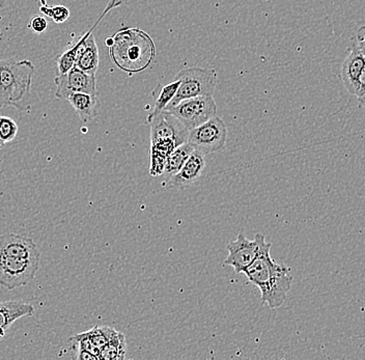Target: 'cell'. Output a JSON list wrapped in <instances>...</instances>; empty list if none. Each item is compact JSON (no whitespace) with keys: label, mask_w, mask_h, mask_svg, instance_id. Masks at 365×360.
Instances as JSON below:
<instances>
[{"label":"cell","mask_w":365,"mask_h":360,"mask_svg":"<svg viewBox=\"0 0 365 360\" xmlns=\"http://www.w3.org/2000/svg\"><path fill=\"white\" fill-rule=\"evenodd\" d=\"M271 247L272 245L269 243L243 273L261 291L262 302L276 309L287 300L293 284V275L291 268L278 264L271 257Z\"/></svg>","instance_id":"cell-1"},{"label":"cell","mask_w":365,"mask_h":360,"mask_svg":"<svg viewBox=\"0 0 365 360\" xmlns=\"http://www.w3.org/2000/svg\"><path fill=\"white\" fill-rule=\"evenodd\" d=\"M109 56L128 74L143 72L156 56L152 38L139 29H125L113 36Z\"/></svg>","instance_id":"cell-2"},{"label":"cell","mask_w":365,"mask_h":360,"mask_svg":"<svg viewBox=\"0 0 365 360\" xmlns=\"http://www.w3.org/2000/svg\"><path fill=\"white\" fill-rule=\"evenodd\" d=\"M36 72L31 61L0 59V82L4 106H13L24 113L31 108V83Z\"/></svg>","instance_id":"cell-3"},{"label":"cell","mask_w":365,"mask_h":360,"mask_svg":"<svg viewBox=\"0 0 365 360\" xmlns=\"http://www.w3.org/2000/svg\"><path fill=\"white\" fill-rule=\"evenodd\" d=\"M364 26L360 27L348 48V54L342 65L341 78L346 91L364 101L365 43Z\"/></svg>","instance_id":"cell-4"},{"label":"cell","mask_w":365,"mask_h":360,"mask_svg":"<svg viewBox=\"0 0 365 360\" xmlns=\"http://www.w3.org/2000/svg\"><path fill=\"white\" fill-rule=\"evenodd\" d=\"M216 70L202 69V68H189L182 70L175 76L181 81L178 92L164 110H170L182 100L202 96H213L217 83Z\"/></svg>","instance_id":"cell-5"},{"label":"cell","mask_w":365,"mask_h":360,"mask_svg":"<svg viewBox=\"0 0 365 360\" xmlns=\"http://www.w3.org/2000/svg\"><path fill=\"white\" fill-rule=\"evenodd\" d=\"M227 140L225 123L220 116L216 115L204 124L190 130L187 143L204 154H213L225 149Z\"/></svg>","instance_id":"cell-6"},{"label":"cell","mask_w":365,"mask_h":360,"mask_svg":"<svg viewBox=\"0 0 365 360\" xmlns=\"http://www.w3.org/2000/svg\"><path fill=\"white\" fill-rule=\"evenodd\" d=\"M40 259H20L0 254V286L8 290L26 286L36 277Z\"/></svg>","instance_id":"cell-7"},{"label":"cell","mask_w":365,"mask_h":360,"mask_svg":"<svg viewBox=\"0 0 365 360\" xmlns=\"http://www.w3.org/2000/svg\"><path fill=\"white\" fill-rule=\"evenodd\" d=\"M168 113L177 116L190 131L217 115V105L212 96L182 100L170 108Z\"/></svg>","instance_id":"cell-8"},{"label":"cell","mask_w":365,"mask_h":360,"mask_svg":"<svg viewBox=\"0 0 365 360\" xmlns=\"http://www.w3.org/2000/svg\"><path fill=\"white\" fill-rule=\"evenodd\" d=\"M264 235L257 234L255 240L246 238L243 232L239 235L238 239L230 241L227 246L228 256L223 266H230L237 273H243L248 266L257 259L259 252L268 245Z\"/></svg>","instance_id":"cell-9"},{"label":"cell","mask_w":365,"mask_h":360,"mask_svg":"<svg viewBox=\"0 0 365 360\" xmlns=\"http://www.w3.org/2000/svg\"><path fill=\"white\" fill-rule=\"evenodd\" d=\"M56 86V98L66 100L68 95L74 93H86L98 96L96 75L88 74L76 66L63 74L56 75L54 79Z\"/></svg>","instance_id":"cell-10"},{"label":"cell","mask_w":365,"mask_h":360,"mask_svg":"<svg viewBox=\"0 0 365 360\" xmlns=\"http://www.w3.org/2000/svg\"><path fill=\"white\" fill-rule=\"evenodd\" d=\"M148 123L150 126V140L170 138L179 147L188 140L189 130L177 116L168 111H152L148 116Z\"/></svg>","instance_id":"cell-11"},{"label":"cell","mask_w":365,"mask_h":360,"mask_svg":"<svg viewBox=\"0 0 365 360\" xmlns=\"http://www.w3.org/2000/svg\"><path fill=\"white\" fill-rule=\"evenodd\" d=\"M205 154L194 150L192 154L187 159L186 163L182 166L181 170L168 181L164 182L163 185L175 189H186L194 185L200 181L205 168Z\"/></svg>","instance_id":"cell-12"},{"label":"cell","mask_w":365,"mask_h":360,"mask_svg":"<svg viewBox=\"0 0 365 360\" xmlns=\"http://www.w3.org/2000/svg\"><path fill=\"white\" fill-rule=\"evenodd\" d=\"M120 6H122V0H110V1L108 2V6L105 9L104 12L101 14L99 19L93 24V26H91L72 47L68 48V50H66L65 52H63V53L56 58L57 75L63 74V73L68 72L71 68L74 67L80 52H81V50L86 46V40H88V36H90L91 34H93L96 27L101 24L102 20L104 19L107 14Z\"/></svg>","instance_id":"cell-13"},{"label":"cell","mask_w":365,"mask_h":360,"mask_svg":"<svg viewBox=\"0 0 365 360\" xmlns=\"http://www.w3.org/2000/svg\"><path fill=\"white\" fill-rule=\"evenodd\" d=\"M0 254L20 259H40L41 257L33 239L16 234L0 236Z\"/></svg>","instance_id":"cell-14"},{"label":"cell","mask_w":365,"mask_h":360,"mask_svg":"<svg viewBox=\"0 0 365 360\" xmlns=\"http://www.w3.org/2000/svg\"><path fill=\"white\" fill-rule=\"evenodd\" d=\"M34 314V307L29 303L19 300L0 302V341L16 321L24 317H31Z\"/></svg>","instance_id":"cell-15"},{"label":"cell","mask_w":365,"mask_h":360,"mask_svg":"<svg viewBox=\"0 0 365 360\" xmlns=\"http://www.w3.org/2000/svg\"><path fill=\"white\" fill-rule=\"evenodd\" d=\"M67 101L74 108L82 123H91L98 115L100 101L98 96L86 93H71L67 97Z\"/></svg>","instance_id":"cell-16"},{"label":"cell","mask_w":365,"mask_h":360,"mask_svg":"<svg viewBox=\"0 0 365 360\" xmlns=\"http://www.w3.org/2000/svg\"><path fill=\"white\" fill-rule=\"evenodd\" d=\"M99 49L93 34L86 40V46L81 50L75 66L88 74L96 75L99 69Z\"/></svg>","instance_id":"cell-17"},{"label":"cell","mask_w":365,"mask_h":360,"mask_svg":"<svg viewBox=\"0 0 365 360\" xmlns=\"http://www.w3.org/2000/svg\"><path fill=\"white\" fill-rule=\"evenodd\" d=\"M194 150L195 149L190 143H185L175 148L168 155V158H166L165 166H164L163 174H162L165 175V182L181 170L182 166L186 163L189 156L192 154Z\"/></svg>","instance_id":"cell-18"},{"label":"cell","mask_w":365,"mask_h":360,"mask_svg":"<svg viewBox=\"0 0 365 360\" xmlns=\"http://www.w3.org/2000/svg\"><path fill=\"white\" fill-rule=\"evenodd\" d=\"M127 353L125 337L122 332L116 331L106 346L100 351V359H125Z\"/></svg>","instance_id":"cell-19"},{"label":"cell","mask_w":365,"mask_h":360,"mask_svg":"<svg viewBox=\"0 0 365 360\" xmlns=\"http://www.w3.org/2000/svg\"><path fill=\"white\" fill-rule=\"evenodd\" d=\"M180 83H181V81L179 79H175V81H171L160 88L156 100H155V107L153 113H160L168 107V105L170 103L171 100L177 93Z\"/></svg>","instance_id":"cell-20"},{"label":"cell","mask_w":365,"mask_h":360,"mask_svg":"<svg viewBox=\"0 0 365 360\" xmlns=\"http://www.w3.org/2000/svg\"><path fill=\"white\" fill-rule=\"evenodd\" d=\"M115 332V329L108 327V326H95L88 330V334L93 345L101 351L108 344Z\"/></svg>","instance_id":"cell-21"},{"label":"cell","mask_w":365,"mask_h":360,"mask_svg":"<svg viewBox=\"0 0 365 360\" xmlns=\"http://www.w3.org/2000/svg\"><path fill=\"white\" fill-rule=\"evenodd\" d=\"M40 11L47 17L51 18L56 24H63L70 17V10L63 6H48L43 4Z\"/></svg>","instance_id":"cell-22"},{"label":"cell","mask_w":365,"mask_h":360,"mask_svg":"<svg viewBox=\"0 0 365 360\" xmlns=\"http://www.w3.org/2000/svg\"><path fill=\"white\" fill-rule=\"evenodd\" d=\"M18 133V126L11 118L0 116V140L4 143L15 140Z\"/></svg>","instance_id":"cell-23"},{"label":"cell","mask_w":365,"mask_h":360,"mask_svg":"<svg viewBox=\"0 0 365 360\" xmlns=\"http://www.w3.org/2000/svg\"><path fill=\"white\" fill-rule=\"evenodd\" d=\"M70 341L74 343V346L77 349L88 351L91 354L95 355L98 359H100V350L93 345L88 331L82 332V334L71 337Z\"/></svg>","instance_id":"cell-24"},{"label":"cell","mask_w":365,"mask_h":360,"mask_svg":"<svg viewBox=\"0 0 365 360\" xmlns=\"http://www.w3.org/2000/svg\"><path fill=\"white\" fill-rule=\"evenodd\" d=\"M166 158H168V156L162 154V153L150 149V172L153 177H157V175H162L163 174Z\"/></svg>","instance_id":"cell-25"},{"label":"cell","mask_w":365,"mask_h":360,"mask_svg":"<svg viewBox=\"0 0 365 360\" xmlns=\"http://www.w3.org/2000/svg\"><path fill=\"white\" fill-rule=\"evenodd\" d=\"M48 27V21L43 16H34L31 20H29V29L33 31L34 34H43L45 33L46 29Z\"/></svg>","instance_id":"cell-26"},{"label":"cell","mask_w":365,"mask_h":360,"mask_svg":"<svg viewBox=\"0 0 365 360\" xmlns=\"http://www.w3.org/2000/svg\"><path fill=\"white\" fill-rule=\"evenodd\" d=\"M77 359L79 360H98L95 355L91 354V352L82 349H77Z\"/></svg>","instance_id":"cell-27"},{"label":"cell","mask_w":365,"mask_h":360,"mask_svg":"<svg viewBox=\"0 0 365 360\" xmlns=\"http://www.w3.org/2000/svg\"><path fill=\"white\" fill-rule=\"evenodd\" d=\"M0 107H4V95H2L1 82H0Z\"/></svg>","instance_id":"cell-28"},{"label":"cell","mask_w":365,"mask_h":360,"mask_svg":"<svg viewBox=\"0 0 365 360\" xmlns=\"http://www.w3.org/2000/svg\"><path fill=\"white\" fill-rule=\"evenodd\" d=\"M4 4H6V0H0V9L4 8Z\"/></svg>","instance_id":"cell-29"}]
</instances>
